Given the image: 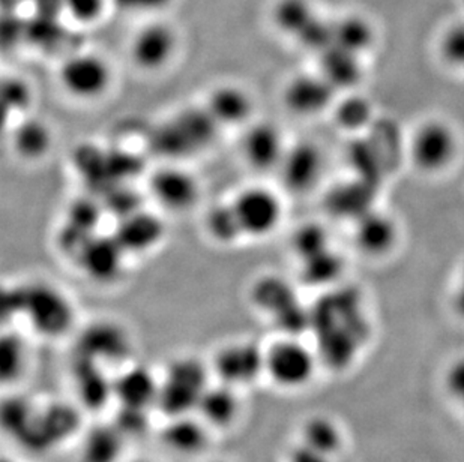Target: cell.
Returning a JSON list of instances; mask_svg holds the SVG:
<instances>
[{
  "mask_svg": "<svg viewBox=\"0 0 464 462\" xmlns=\"http://www.w3.org/2000/svg\"><path fill=\"white\" fill-rule=\"evenodd\" d=\"M132 462H150V461H146V459H141V461H132Z\"/></svg>",
  "mask_w": 464,
  "mask_h": 462,
  "instance_id": "d6a6232c",
  "label": "cell"
},
{
  "mask_svg": "<svg viewBox=\"0 0 464 462\" xmlns=\"http://www.w3.org/2000/svg\"><path fill=\"white\" fill-rule=\"evenodd\" d=\"M242 410V390L214 380L203 395L196 413L215 434L230 431L237 427L241 420Z\"/></svg>",
  "mask_w": 464,
  "mask_h": 462,
  "instance_id": "4fadbf2b",
  "label": "cell"
},
{
  "mask_svg": "<svg viewBox=\"0 0 464 462\" xmlns=\"http://www.w3.org/2000/svg\"><path fill=\"white\" fill-rule=\"evenodd\" d=\"M244 237L265 239L285 218V203L274 189L262 185L244 188L232 200Z\"/></svg>",
  "mask_w": 464,
  "mask_h": 462,
  "instance_id": "9c48e42d",
  "label": "cell"
},
{
  "mask_svg": "<svg viewBox=\"0 0 464 462\" xmlns=\"http://www.w3.org/2000/svg\"><path fill=\"white\" fill-rule=\"evenodd\" d=\"M205 107L219 128L241 127L253 119L255 98L239 84H218L210 91Z\"/></svg>",
  "mask_w": 464,
  "mask_h": 462,
  "instance_id": "9a60e30c",
  "label": "cell"
},
{
  "mask_svg": "<svg viewBox=\"0 0 464 462\" xmlns=\"http://www.w3.org/2000/svg\"><path fill=\"white\" fill-rule=\"evenodd\" d=\"M127 255L116 237H91L77 254L84 275L95 283L110 284L116 281L122 272L123 257Z\"/></svg>",
  "mask_w": 464,
  "mask_h": 462,
  "instance_id": "5bb4252c",
  "label": "cell"
},
{
  "mask_svg": "<svg viewBox=\"0 0 464 462\" xmlns=\"http://www.w3.org/2000/svg\"><path fill=\"white\" fill-rule=\"evenodd\" d=\"M2 100H4L5 113H26L34 101L31 84L17 75L5 77L2 83Z\"/></svg>",
  "mask_w": 464,
  "mask_h": 462,
  "instance_id": "484cf974",
  "label": "cell"
},
{
  "mask_svg": "<svg viewBox=\"0 0 464 462\" xmlns=\"http://www.w3.org/2000/svg\"><path fill=\"white\" fill-rule=\"evenodd\" d=\"M298 441L334 458L342 449L343 432L338 423L328 416H311L301 425Z\"/></svg>",
  "mask_w": 464,
  "mask_h": 462,
  "instance_id": "44dd1931",
  "label": "cell"
},
{
  "mask_svg": "<svg viewBox=\"0 0 464 462\" xmlns=\"http://www.w3.org/2000/svg\"><path fill=\"white\" fill-rule=\"evenodd\" d=\"M311 14L307 0H280L274 9V20L285 34L301 35L314 22Z\"/></svg>",
  "mask_w": 464,
  "mask_h": 462,
  "instance_id": "d4e9b609",
  "label": "cell"
},
{
  "mask_svg": "<svg viewBox=\"0 0 464 462\" xmlns=\"http://www.w3.org/2000/svg\"><path fill=\"white\" fill-rule=\"evenodd\" d=\"M205 230L215 244L226 245V246L246 239L232 200L217 203L208 210Z\"/></svg>",
  "mask_w": 464,
  "mask_h": 462,
  "instance_id": "7402d4cb",
  "label": "cell"
},
{
  "mask_svg": "<svg viewBox=\"0 0 464 462\" xmlns=\"http://www.w3.org/2000/svg\"><path fill=\"white\" fill-rule=\"evenodd\" d=\"M122 432L109 431V428H100L89 432L84 443L83 457L86 462H118L122 448Z\"/></svg>",
  "mask_w": 464,
  "mask_h": 462,
  "instance_id": "603a6c76",
  "label": "cell"
},
{
  "mask_svg": "<svg viewBox=\"0 0 464 462\" xmlns=\"http://www.w3.org/2000/svg\"><path fill=\"white\" fill-rule=\"evenodd\" d=\"M132 338L125 327L109 320L95 322L82 332L75 359L118 374L132 362Z\"/></svg>",
  "mask_w": 464,
  "mask_h": 462,
  "instance_id": "8992f818",
  "label": "cell"
},
{
  "mask_svg": "<svg viewBox=\"0 0 464 462\" xmlns=\"http://www.w3.org/2000/svg\"><path fill=\"white\" fill-rule=\"evenodd\" d=\"M333 84L324 75H296L285 84L283 102L290 113L296 116H314L324 111L331 102Z\"/></svg>",
  "mask_w": 464,
  "mask_h": 462,
  "instance_id": "2e32d148",
  "label": "cell"
},
{
  "mask_svg": "<svg viewBox=\"0 0 464 462\" xmlns=\"http://www.w3.org/2000/svg\"><path fill=\"white\" fill-rule=\"evenodd\" d=\"M111 0H63V14L82 26H92L102 20Z\"/></svg>",
  "mask_w": 464,
  "mask_h": 462,
  "instance_id": "4316f807",
  "label": "cell"
},
{
  "mask_svg": "<svg viewBox=\"0 0 464 462\" xmlns=\"http://www.w3.org/2000/svg\"><path fill=\"white\" fill-rule=\"evenodd\" d=\"M11 143L14 152L24 161H40L52 150V128L43 119L24 118L14 128Z\"/></svg>",
  "mask_w": 464,
  "mask_h": 462,
  "instance_id": "ffe728a7",
  "label": "cell"
},
{
  "mask_svg": "<svg viewBox=\"0 0 464 462\" xmlns=\"http://www.w3.org/2000/svg\"><path fill=\"white\" fill-rule=\"evenodd\" d=\"M263 344L246 338L227 341L208 359L215 381L246 390L263 381Z\"/></svg>",
  "mask_w": 464,
  "mask_h": 462,
  "instance_id": "5b68a950",
  "label": "cell"
},
{
  "mask_svg": "<svg viewBox=\"0 0 464 462\" xmlns=\"http://www.w3.org/2000/svg\"><path fill=\"white\" fill-rule=\"evenodd\" d=\"M395 235L397 231L390 219L386 217H372L361 224L358 230V244L365 253H386L391 245L394 244Z\"/></svg>",
  "mask_w": 464,
  "mask_h": 462,
  "instance_id": "cb8c5ba5",
  "label": "cell"
},
{
  "mask_svg": "<svg viewBox=\"0 0 464 462\" xmlns=\"http://www.w3.org/2000/svg\"><path fill=\"white\" fill-rule=\"evenodd\" d=\"M212 381L209 362L205 359L191 354L171 359L158 372L157 410L166 418L196 413Z\"/></svg>",
  "mask_w": 464,
  "mask_h": 462,
  "instance_id": "6da1fadb",
  "label": "cell"
},
{
  "mask_svg": "<svg viewBox=\"0 0 464 462\" xmlns=\"http://www.w3.org/2000/svg\"><path fill=\"white\" fill-rule=\"evenodd\" d=\"M459 134L442 119H429L416 127L411 137L409 155L420 171L436 175L447 171L459 157Z\"/></svg>",
  "mask_w": 464,
  "mask_h": 462,
  "instance_id": "52a82bcc",
  "label": "cell"
},
{
  "mask_svg": "<svg viewBox=\"0 0 464 462\" xmlns=\"http://www.w3.org/2000/svg\"><path fill=\"white\" fill-rule=\"evenodd\" d=\"M150 192L160 207L173 214H182L198 203L200 185L191 171L170 164L152 173Z\"/></svg>",
  "mask_w": 464,
  "mask_h": 462,
  "instance_id": "8fae6325",
  "label": "cell"
},
{
  "mask_svg": "<svg viewBox=\"0 0 464 462\" xmlns=\"http://www.w3.org/2000/svg\"><path fill=\"white\" fill-rule=\"evenodd\" d=\"M285 462H333V458L296 441L287 452Z\"/></svg>",
  "mask_w": 464,
  "mask_h": 462,
  "instance_id": "f546056e",
  "label": "cell"
},
{
  "mask_svg": "<svg viewBox=\"0 0 464 462\" xmlns=\"http://www.w3.org/2000/svg\"><path fill=\"white\" fill-rule=\"evenodd\" d=\"M59 83L72 100L97 101L109 92L113 83V71L100 54L72 53L59 68Z\"/></svg>",
  "mask_w": 464,
  "mask_h": 462,
  "instance_id": "ba28073f",
  "label": "cell"
},
{
  "mask_svg": "<svg viewBox=\"0 0 464 462\" xmlns=\"http://www.w3.org/2000/svg\"><path fill=\"white\" fill-rule=\"evenodd\" d=\"M263 381L281 392H298L314 380L320 365L317 351L304 342L301 336H274L263 342Z\"/></svg>",
  "mask_w": 464,
  "mask_h": 462,
  "instance_id": "7a4b0ae2",
  "label": "cell"
},
{
  "mask_svg": "<svg viewBox=\"0 0 464 462\" xmlns=\"http://www.w3.org/2000/svg\"><path fill=\"white\" fill-rule=\"evenodd\" d=\"M218 130L205 104L182 109L150 132V148L169 159H182L205 150Z\"/></svg>",
  "mask_w": 464,
  "mask_h": 462,
  "instance_id": "277c9868",
  "label": "cell"
},
{
  "mask_svg": "<svg viewBox=\"0 0 464 462\" xmlns=\"http://www.w3.org/2000/svg\"><path fill=\"white\" fill-rule=\"evenodd\" d=\"M280 128L267 120L246 125L241 139V155L246 164L258 171L276 170L280 167L285 150Z\"/></svg>",
  "mask_w": 464,
  "mask_h": 462,
  "instance_id": "7c38bea8",
  "label": "cell"
},
{
  "mask_svg": "<svg viewBox=\"0 0 464 462\" xmlns=\"http://www.w3.org/2000/svg\"><path fill=\"white\" fill-rule=\"evenodd\" d=\"M285 184L292 191L310 189L322 173V157L313 144L299 143L289 146L278 167Z\"/></svg>",
  "mask_w": 464,
  "mask_h": 462,
  "instance_id": "ac0fdd59",
  "label": "cell"
},
{
  "mask_svg": "<svg viewBox=\"0 0 464 462\" xmlns=\"http://www.w3.org/2000/svg\"><path fill=\"white\" fill-rule=\"evenodd\" d=\"M9 340H11V349L4 344V353L11 354V359L4 362V375L5 377L11 375L13 379H17L23 374V370L26 367V347H24V342L15 338V336L9 338Z\"/></svg>",
  "mask_w": 464,
  "mask_h": 462,
  "instance_id": "83f0119b",
  "label": "cell"
},
{
  "mask_svg": "<svg viewBox=\"0 0 464 462\" xmlns=\"http://www.w3.org/2000/svg\"><path fill=\"white\" fill-rule=\"evenodd\" d=\"M214 432L203 422L198 413L167 418L164 440L167 448L180 455H196L209 443Z\"/></svg>",
  "mask_w": 464,
  "mask_h": 462,
  "instance_id": "d6986e66",
  "label": "cell"
},
{
  "mask_svg": "<svg viewBox=\"0 0 464 462\" xmlns=\"http://www.w3.org/2000/svg\"><path fill=\"white\" fill-rule=\"evenodd\" d=\"M18 317H23L35 335L62 340L75 326L74 302L52 284L35 283L18 287Z\"/></svg>",
  "mask_w": 464,
  "mask_h": 462,
  "instance_id": "3957f363",
  "label": "cell"
},
{
  "mask_svg": "<svg viewBox=\"0 0 464 462\" xmlns=\"http://www.w3.org/2000/svg\"><path fill=\"white\" fill-rule=\"evenodd\" d=\"M179 48L175 29L166 22L146 23L132 38L130 54L139 70L160 72L170 65Z\"/></svg>",
  "mask_w": 464,
  "mask_h": 462,
  "instance_id": "30bf717a",
  "label": "cell"
},
{
  "mask_svg": "<svg viewBox=\"0 0 464 462\" xmlns=\"http://www.w3.org/2000/svg\"><path fill=\"white\" fill-rule=\"evenodd\" d=\"M454 306L459 315L464 317V267L457 279L456 290H454Z\"/></svg>",
  "mask_w": 464,
  "mask_h": 462,
  "instance_id": "1f68e13d",
  "label": "cell"
},
{
  "mask_svg": "<svg viewBox=\"0 0 464 462\" xmlns=\"http://www.w3.org/2000/svg\"><path fill=\"white\" fill-rule=\"evenodd\" d=\"M171 0H111V4L127 13H158L170 5Z\"/></svg>",
  "mask_w": 464,
  "mask_h": 462,
  "instance_id": "f1b7e54d",
  "label": "cell"
},
{
  "mask_svg": "<svg viewBox=\"0 0 464 462\" xmlns=\"http://www.w3.org/2000/svg\"><path fill=\"white\" fill-rule=\"evenodd\" d=\"M164 233L166 228L160 217L139 209L119 218V227L114 237L125 249V253L137 255L157 248L164 239Z\"/></svg>",
  "mask_w": 464,
  "mask_h": 462,
  "instance_id": "e0dca14e",
  "label": "cell"
},
{
  "mask_svg": "<svg viewBox=\"0 0 464 462\" xmlns=\"http://www.w3.org/2000/svg\"><path fill=\"white\" fill-rule=\"evenodd\" d=\"M447 384L450 392H451L457 399L464 401V359L457 361V362L452 365L451 370L448 372Z\"/></svg>",
  "mask_w": 464,
  "mask_h": 462,
  "instance_id": "4dcf8cb0",
  "label": "cell"
}]
</instances>
